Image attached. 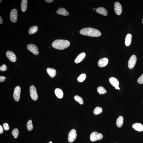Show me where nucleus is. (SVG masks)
I'll use <instances>...</instances> for the list:
<instances>
[{
    "label": "nucleus",
    "mask_w": 143,
    "mask_h": 143,
    "mask_svg": "<svg viewBox=\"0 0 143 143\" xmlns=\"http://www.w3.org/2000/svg\"><path fill=\"white\" fill-rule=\"evenodd\" d=\"M80 33L82 35L92 37H98L101 35V32L98 30L90 27L81 29Z\"/></svg>",
    "instance_id": "f257e3e1"
},
{
    "label": "nucleus",
    "mask_w": 143,
    "mask_h": 143,
    "mask_svg": "<svg viewBox=\"0 0 143 143\" xmlns=\"http://www.w3.org/2000/svg\"><path fill=\"white\" fill-rule=\"evenodd\" d=\"M70 45V43L67 40H56L52 43V47L55 49L63 50L68 48Z\"/></svg>",
    "instance_id": "f03ea898"
},
{
    "label": "nucleus",
    "mask_w": 143,
    "mask_h": 143,
    "mask_svg": "<svg viewBox=\"0 0 143 143\" xmlns=\"http://www.w3.org/2000/svg\"><path fill=\"white\" fill-rule=\"evenodd\" d=\"M103 138V136L102 134L96 132L92 133L90 136V139L92 142L100 140Z\"/></svg>",
    "instance_id": "7ed1b4c3"
},
{
    "label": "nucleus",
    "mask_w": 143,
    "mask_h": 143,
    "mask_svg": "<svg viewBox=\"0 0 143 143\" xmlns=\"http://www.w3.org/2000/svg\"><path fill=\"white\" fill-rule=\"evenodd\" d=\"M30 93L32 100L34 101H36L37 100L38 98V95L37 93L36 87L34 85H32L30 87Z\"/></svg>",
    "instance_id": "20e7f679"
},
{
    "label": "nucleus",
    "mask_w": 143,
    "mask_h": 143,
    "mask_svg": "<svg viewBox=\"0 0 143 143\" xmlns=\"http://www.w3.org/2000/svg\"><path fill=\"white\" fill-rule=\"evenodd\" d=\"M77 136L76 131L75 129H72L69 133L68 140L70 143L73 142L76 140Z\"/></svg>",
    "instance_id": "39448f33"
},
{
    "label": "nucleus",
    "mask_w": 143,
    "mask_h": 143,
    "mask_svg": "<svg viewBox=\"0 0 143 143\" xmlns=\"http://www.w3.org/2000/svg\"><path fill=\"white\" fill-rule=\"evenodd\" d=\"M27 49L30 52L33 53L36 55H38L39 54L38 50L37 47L32 44H29L27 46Z\"/></svg>",
    "instance_id": "423d86ee"
},
{
    "label": "nucleus",
    "mask_w": 143,
    "mask_h": 143,
    "mask_svg": "<svg viewBox=\"0 0 143 143\" xmlns=\"http://www.w3.org/2000/svg\"><path fill=\"white\" fill-rule=\"evenodd\" d=\"M137 60V57L135 55H133L131 56L128 62V66L129 68L130 69H132L134 67Z\"/></svg>",
    "instance_id": "0eeeda50"
},
{
    "label": "nucleus",
    "mask_w": 143,
    "mask_h": 143,
    "mask_svg": "<svg viewBox=\"0 0 143 143\" xmlns=\"http://www.w3.org/2000/svg\"><path fill=\"white\" fill-rule=\"evenodd\" d=\"M10 19L13 23L17 22L18 20V11L15 9H14L10 13Z\"/></svg>",
    "instance_id": "6e6552de"
},
{
    "label": "nucleus",
    "mask_w": 143,
    "mask_h": 143,
    "mask_svg": "<svg viewBox=\"0 0 143 143\" xmlns=\"http://www.w3.org/2000/svg\"><path fill=\"white\" fill-rule=\"evenodd\" d=\"M21 92V88L19 86L16 87L14 89L13 94L14 98L16 101H19L20 100Z\"/></svg>",
    "instance_id": "1a4fd4ad"
},
{
    "label": "nucleus",
    "mask_w": 143,
    "mask_h": 143,
    "mask_svg": "<svg viewBox=\"0 0 143 143\" xmlns=\"http://www.w3.org/2000/svg\"><path fill=\"white\" fill-rule=\"evenodd\" d=\"M6 55L9 60L11 62H14L16 61V56L13 52L9 51L6 52Z\"/></svg>",
    "instance_id": "9d476101"
},
{
    "label": "nucleus",
    "mask_w": 143,
    "mask_h": 143,
    "mask_svg": "<svg viewBox=\"0 0 143 143\" xmlns=\"http://www.w3.org/2000/svg\"><path fill=\"white\" fill-rule=\"evenodd\" d=\"M114 10L115 13L118 15L121 14L122 12V7L121 5L118 2H116L114 4Z\"/></svg>",
    "instance_id": "9b49d317"
},
{
    "label": "nucleus",
    "mask_w": 143,
    "mask_h": 143,
    "mask_svg": "<svg viewBox=\"0 0 143 143\" xmlns=\"http://www.w3.org/2000/svg\"><path fill=\"white\" fill-rule=\"evenodd\" d=\"M108 60L107 58L105 57L100 59L98 62V65L100 67H104L107 65Z\"/></svg>",
    "instance_id": "f8f14e48"
},
{
    "label": "nucleus",
    "mask_w": 143,
    "mask_h": 143,
    "mask_svg": "<svg viewBox=\"0 0 143 143\" xmlns=\"http://www.w3.org/2000/svg\"><path fill=\"white\" fill-rule=\"evenodd\" d=\"M86 54L85 52H82L75 59V62L76 63H80L83 60L86 56Z\"/></svg>",
    "instance_id": "ddd939ff"
},
{
    "label": "nucleus",
    "mask_w": 143,
    "mask_h": 143,
    "mask_svg": "<svg viewBox=\"0 0 143 143\" xmlns=\"http://www.w3.org/2000/svg\"><path fill=\"white\" fill-rule=\"evenodd\" d=\"M132 128L136 130L139 132L143 131V125L140 123H136L133 124Z\"/></svg>",
    "instance_id": "4468645a"
},
{
    "label": "nucleus",
    "mask_w": 143,
    "mask_h": 143,
    "mask_svg": "<svg viewBox=\"0 0 143 143\" xmlns=\"http://www.w3.org/2000/svg\"><path fill=\"white\" fill-rule=\"evenodd\" d=\"M47 71L48 75L51 78H54L56 76L57 71L54 69L48 68L47 69Z\"/></svg>",
    "instance_id": "2eb2a0df"
},
{
    "label": "nucleus",
    "mask_w": 143,
    "mask_h": 143,
    "mask_svg": "<svg viewBox=\"0 0 143 143\" xmlns=\"http://www.w3.org/2000/svg\"><path fill=\"white\" fill-rule=\"evenodd\" d=\"M109 81L111 84L114 87H116L119 86V82L116 78L114 77H111L110 78Z\"/></svg>",
    "instance_id": "dca6fc26"
},
{
    "label": "nucleus",
    "mask_w": 143,
    "mask_h": 143,
    "mask_svg": "<svg viewBox=\"0 0 143 143\" xmlns=\"http://www.w3.org/2000/svg\"><path fill=\"white\" fill-rule=\"evenodd\" d=\"M58 14L63 15L64 16H68L69 13L68 11L65 9L63 8H59L56 11Z\"/></svg>",
    "instance_id": "f3484780"
},
{
    "label": "nucleus",
    "mask_w": 143,
    "mask_h": 143,
    "mask_svg": "<svg viewBox=\"0 0 143 143\" xmlns=\"http://www.w3.org/2000/svg\"><path fill=\"white\" fill-rule=\"evenodd\" d=\"M96 11L97 13L106 16L108 14L107 10L103 7H99L97 9Z\"/></svg>",
    "instance_id": "a211bd4d"
},
{
    "label": "nucleus",
    "mask_w": 143,
    "mask_h": 143,
    "mask_svg": "<svg viewBox=\"0 0 143 143\" xmlns=\"http://www.w3.org/2000/svg\"><path fill=\"white\" fill-rule=\"evenodd\" d=\"M55 93L56 96L59 99L63 98V93L62 90L59 88H57L55 90Z\"/></svg>",
    "instance_id": "6ab92c4d"
},
{
    "label": "nucleus",
    "mask_w": 143,
    "mask_h": 143,
    "mask_svg": "<svg viewBox=\"0 0 143 143\" xmlns=\"http://www.w3.org/2000/svg\"><path fill=\"white\" fill-rule=\"evenodd\" d=\"M132 35L130 34L129 33L126 37L125 40V45L127 46H129L131 44Z\"/></svg>",
    "instance_id": "aec40b11"
},
{
    "label": "nucleus",
    "mask_w": 143,
    "mask_h": 143,
    "mask_svg": "<svg viewBox=\"0 0 143 143\" xmlns=\"http://www.w3.org/2000/svg\"><path fill=\"white\" fill-rule=\"evenodd\" d=\"M28 1L27 0H22L21 7L22 11L23 12H24L27 10V7Z\"/></svg>",
    "instance_id": "412c9836"
},
{
    "label": "nucleus",
    "mask_w": 143,
    "mask_h": 143,
    "mask_svg": "<svg viewBox=\"0 0 143 143\" xmlns=\"http://www.w3.org/2000/svg\"><path fill=\"white\" fill-rule=\"evenodd\" d=\"M124 118L121 116H119L117 118L116 121V125L119 128H121L123 123Z\"/></svg>",
    "instance_id": "4be33fe9"
},
{
    "label": "nucleus",
    "mask_w": 143,
    "mask_h": 143,
    "mask_svg": "<svg viewBox=\"0 0 143 143\" xmlns=\"http://www.w3.org/2000/svg\"><path fill=\"white\" fill-rule=\"evenodd\" d=\"M38 30V27L36 26H32L29 29V33L30 34H33L36 33Z\"/></svg>",
    "instance_id": "5701e85b"
},
{
    "label": "nucleus",
    "mask_w": 143,
    "mask_h": 143,
    "mask_svg": "<svg viewBox=\"0 0 143 143\" xmlns=\"http://www.w3.org/2000/svg\"><path fill=\"white\" fill-rule=\"evenodd\" d=\"M103 110L102 108L100 107H97L95 108L93 113L95 115L100 114L102 112Z\"/></svg>",
    "instance_id": "b1692460"
},
{
    "label": "nucleus",
    "mask_w": 143,
    "mask_h": 143,
    "mask_svg": "<svg viewBox=\"0 0 143 143\" xmlns=\"http://www.w3.org/2000/svg\"><path fill=\"white\" fill-rule=\"evenodd\" d=\"M98 93L100 94H105L107 93V91L102 86H100L98 87L97 89Z\"/></svg>",
    "instance_id": "393cba45"
},
{
    "label": "nucleus",
    "mask_w": 143,
    "mask_h": 143,
    "mask_svg": "<svg viewBox=\"0 0 143 143\" xmlns=\"http://www.w3.org/2000/svg\"><path fill=\"white\" fill-rule=\"evenodd\" d=\"M86 75L85 74L83 73L80 75L77 78V80L80 82H82L84 81L86 79Z\"/></svg>",
    "instance_id": "a878e982"
},
{
    "label": "nucleus",
    "mask_w": 143,
    "mask_h": 143,
    "mask_svg": "<svg viewBox=\"0 0 143 143\" xmlns=\"http://www.w3.org/2000/svg\"><path fill=\"white\" fill-rule=\"evenodd\" d=\"M27 128L28 130L29 131H31L33 130V126L32 121L31 120H29L27 124Z\"/></svg>",
    "instance_id": "bb28decb"
},
{
    "label": "nucleus",
    "mask_w": 143,
    "mask_h": 143,
    "mask_svg": "<svg viewBox=\"0 0 143 143\" xmlns=\"http://www.w3.org/2000/svg\"><path fill=\"white\" fill-rule=\"evenodd\" d=\"M12 134L14 138H17L19 135V130L17 128L14 129L12 131Z\"/></svg>",
    "instance_id": "cd10ccee"
},
{
    "label": "nucleus",
    "mask_w": 143,
    "mask_h": 143,
    "mask_svg": "<svg viewBox=\"0 0 143 143\" xmlns=\"http://www.w3.org/2000/svg\"><path fill=\"white\" fill-rule=\"evenodd\" d=\"M75 100L78 102L81 105H83L84 103V101L82 98L80 96L76 95L74 97Z\"/></svg>",
    "instance_id": "c85d7f7f"
},
{
    "label": "nucleus",
    "mask_w": 143,
    "mask_h": 143,
    "mask_svg": "<svg viewBox=\"0 0 143 143\" xmlns=\"http://www.w3.org/2000/svg\"><path fill=\"white\" fill-rule=\"evenodd\" d=\"M137 82L139 84H143V74L138 78Z\"/></svg>",
    "instance_id": "c756f323"
},
{
    "label": "nucleus",
    "mask_w": 143,
    "mask_h": 143,
    "mask_svg": "<svg viewBox=\"0 0 143 143\" xmlns=\"http://www.w3.org/2000/svg\"><path fill=\"white\" fill-rule=\"evenodd\" d=\"M7 68L5 64H3L2 66L0 67V70L1 71L4 72L7 70Z\"/></svg>",
    "instance_id": "7c9ffc66"
},
{
    "label": "nucleus",
    "mask_w": 143,
    "mask_h": 143,
    "mask_svg": "<svg viewBox=\"0 0 143 143\" xmlns=\"http://www.w3.org/2000/svg\"><path fill=\"white\" fill-rule=\"evenodd\" d=\"M4 128L5 130L8 131L10 129V127L8 124L6 123H5L3 124Z\"/></svg>",
    "instance_id": "2f4dec72"
},
{
    "label": "nucleus",
    "mask_w": 143,
    "mask_h": 143,
    "mask_svg": "<svg viewBox=\"0 0 143 143\" xmlns=\"http://www.w3.org/2000/svg\"><path fill=\"white\" fill-rule=\"evenodd\" d=\"M6 78L4 76H0V82H3L5 81Z\"/></svg>",
    "instance_id": "473e14b6"
},
{
    "label": "nucleus",
    "mask_w": 143,
    "mask_h": 143,
    "mask_svg": "<svg viewBox=\"0 0 143 143\" xmlns=\"http://www.w3.org/2000/svg\"><path fill=\"white\" fill-rule=\"evenodd\" d=\"M4 132V129L3 127L0 125V133L2 134Z\"/></svg>",
    "instance_id": "72a5a7b5"
},
{
    "label": "nucleus",
    "mask_w": 143,
    "mask_h": 143,
    "mask_svg": "<svg viewBox=\"0 0 143 143\" xmlns=\"http://www.w3.org/2000/svg\"><path fill=\"white\" fill-rule=\"evenodd\" d=\"M45 1L46 2L48 3H51L53 1V0H45Z\"/></svg>",
    "instance_id": "f704fd0d"
},
{
    "label": "nucleus",
    "mask_w": 143,
    "mask_h": 143,
    "mask_svg": "<svg viewBox=\"0 0 143 143\" xmlns=\"http://www.w3.org/2000/svg\"><path fill=\"white\" fill-rule=\"evenodd\" d=\"M3 20L1 16H0V24H1L3 23Z\"/></svg>",
    "instance_id": "c9c22d12"
},
{
    "label": "nucleus",
    "mask_w": 143,
    "mask_h": 143,
    "mask_svg": "<svg viewBox=\"0 0 143 143\" xmlns=\"http://www.w3.org/2000/svg\"><path fill=\"white\" fill-rule=\"evenodd\" d=\"M115 88H116V89H118V90L120 89V88H119V86H116V87H115Z\"/></svg>",
    "instance_id": "e433bc0d"
},
{
    "label": "nucleus",
    "mask_w": 143,
    "mask_h": 143,
    "mask_svg": "<svg viewBox=\"0 0 143 143\" xmlns=\"http://www.w3.org/2000/svg\"><path fill=\"white\" fill-rule=\"evenodd\" d=\"M142 23H143V19H142Z\"/></svg>",
    "instance_id": "4c0bfd02"
},
{
    "label": "nucleus",
    "mask_w": 143,
    "mask_h": 143,
    "mask_svg": "<svg viewBox=\"0 0 143 143\" xmlns=\"http://www.w3.org/2000/svg\"><path fill=\"white\" fill-rule=\"evenodd\" d=\"M1 1H2L1 0H0V3H1Z\"/></svg>",
    "instance_id": "58836bf2"
},
{
    "label": "nucleus",
    "mask_w": 143,
    "mask_h": 143,
    "mask_svg": "<svg viewBox=\"0 0 143 143\" xmlns=\"http://www.w3.org/2000/svg\"><path fill=\"white\" fill-rule=\"evenodd\" d=\"M49 143H52V142H50Z\"/></svg>",
    "instance_id": "ea45409f"
},
{
    "label": "nucleus",
    "mask_w": 143,
    "mask_h": 143,
    "mask_svg": "<svg viewBox=\"0 0 143 143\" xmlns=\"http://www.w3.org/2000/svg\"></svg>",
    "instance_id": "a19ab883"
}]
</instances>
